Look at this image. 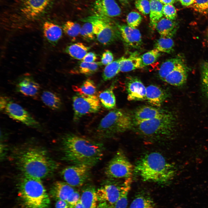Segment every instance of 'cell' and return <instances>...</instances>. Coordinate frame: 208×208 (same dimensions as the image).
Wrapping results in <instances>:
<instances>
[{"label":"cell","mask_w":208,"mask_h":208,"mask_svg":"<svg viewBox=\"0 0 208 208\" xmlns=\"http://www.w3.org/2000/svg\"><path fill=\"white\" fill-rule=\"evenodd\" d=\"M127 99L130 101L146 99V89L141 80L136 77L128 78L126 83Z\"/></svg>","instance_id":"cell-15"},{"label":"cell","mask_w":208,"mask_h":208,"mask_svg":"<svg viewBox=\"0 0 208 208\" xmlns=\"http://www.w3.org/2000/svg\"><path fill=\"white\" fill-rule=\"evenodd\" d=\"M72 88L77 93L84 95H95L96 92V88L94 83L89 79L84 81L80 86H73Z\"/></svg>","instance_id":"cell-32"},{"label":"cell","mask_w":208,"mask_h":208,"mask_svg":"<svg viewBox=\"0 0 208 208\" xmlns=\"http://www.w3.org/2000/svg\"><path fill=\"white\" fill-rule=\"evenodd\" d=\"M129 114L120 109H114L101 120L96 130V136L107 139L129 129L132 127Z\"/></svg>","instance_id":"cell-5"},{"label":"cell","mask_w":208,"mask_h":208,"mask_svg":"<svg viewBox=\"0 0 208 208\" xmlns=\"http://www.w3.org/2000/svg\"><path fill=\"white\" fill-rule=\"evenodd\" d=\"M175 122L173 115L167 112L153 119L135 122V125L138 131L142 135L153 139H162L173 133Z\"/></svg>","instance_id":"cell-6"},{"label":"cell","mask_w":208,"mask_h":208,"mask_svg":"<svg viewBox=\"0 0 208 208\" xmlns=\"http://www.w3.org/2000/svg\"><path fill=\"white\" fill-rule=\"evenodd\" d=\"M136 8L143 14L146 15L150 12V5L148 0H137L135 2Z\"/></svg>","instance_id":"cell-44"},{"label":"cell","mask_w":208,"mask_h":208,"mask_svg":"<svg viewBox=\"0 0 208 208\" xmlns=\"http://www.w3.org/2000/svg\"><path fill=\"white\" fill-rule=\"evenodd\" d=\"M81 196L79 192L75 190L70 196L66 201L70 208H73L75 205L80 200Z\"/></svg>","instance_id":"cell-46"},{"label":"cell","mask_w":208,"mask_h":208,"mask_svg":"<svg viewBox=\"0 0 208 208\" xmlns=\"http://www.w3.org/2000/svg\"><path fill=\"white\" fill-rule=\"evenodd\" d=\"M80 200L85 208H96L98 200L95 187L92 185L84 187Z\"/></svg>","instance_id":"cell-24"},{"label":"cell","mask_w":208,"mask_h":208,"mask_svg":"<svg viewBox=\"0 0 208 208\" xmlns=\"http://www.w3.org/2000/svg\"><path fill=\"white\" fill-rule=\"evenodd\" d=\"M155 28L161 37L172 38L177 31L178 25L173 20L163 17L157 23Z\"/></svg>","instance_id":"cell-21"},{"label":"cell","mask_w":208,"mask_h":208,"mask_svg":"<svg viewBox=\"0 0 208 208\" xmlns=\"http://www.w3.org/2000/svg\"><path fill=\"white\" fill-rule=\"evenodd\" d=\"M90 48L82 43L78 42L68 46L65 51L74 59L82 60Z\"/></svg>","instance_id":"cell-28"},{"label":"cell","mask_w":208,"mask_h":208,"mask_svg":"<svg viewBox=\"0 0 208 208\" xmlns=\"http://www.w3.org/2000/svg\"><path fill=\"white\" fill-rule=\"evenodd\" d=\"M81 27L78 23L70 21L66 22L63 25L62 30L64 33L73 38L79 34Z\"/></svg>","instance_id":"cell-37"},{"label":"cell","mask_w":208,"mask_h":208,"mask_svg":"<svg viewBox=\"0 0 208 208\" xmlns=\"http://www.w3.org/2000/svg\"><path fill=\"white\" fill-rule=\"evenodd\" d=\"M93 9L94 15L109 18L119 16L121 12L115 0H96Z\"/></svg>","instance_id":"cell-13"},{"label":"cell","mask_w":208,"mask_h":208,"mask_svg":"<svg viewBox=\"0 0 208 208\" xmlns=\"http://www.w3.org/2000/svg\"><path fill=\"white\" fill-rule=\"evenodd\" d=\"M102 65L101 62L88 63L81 61L79 67V72L81 74L89 75L96 72Z\"/></svg>","instance_id":"cell-36"},{"label":"cell","mask_w":208,"mask_h":208,"mask_svg":"<svg viewBox=\"0 0 208 208\" xmlns=\"http://www.w3.org/2000/svg\"><path fill=\"white\" fill-rule=\"evenodd\" d=\"M113 88L111 86L102 92L99 95V98L102 105L108 109H114L116 105V99Z\"/></svg>","instance_id":"cell-31"},{"label":"cell","mask_w":208,"mask_h":208,"mask_svg":"<svg viewBox=\"0 0 208 208\" xmlns=\"http://www.w3.org/2000/svg\"><path fill=\"white\" fill-rule=\"evenodd\" d=\"M18 195L25 208H50V200L41 179L25 176L18 187Z\"/></svg>","instance_id":"cell-4"},{"label":"cell","mask_w":208,"mask_h":208,"mask_svg":"<svg viewBox=\"0 0 208 208\" xmlns=\"http://www.w3.org/2000/svg\"><path fill=\"white\" fill-rule=\"evenodd\" d=\"M0 109L10 118L27 126L35 128L40 126L39 122L28 112L7 97H0Z\"/></svg>","instance_id":"cell-8"},{"label":"cell","mask_w":208,"mask_h":208,"mask_svg":"<svg viewBox=\"0 0 208 208\" xmlns=\"http://www.w3.org/2000/svg\"><path fill=\"white\" fill-rule=\"evenodd\" d=\"M90 168L84 165L74 164L63 169L61 174L65 182L70 186L80 187L89 178Z\"/></svg>","instance_id":"cell-12"},{"label":"cell","mask_w":208,"mask_h":208,"mask_svg":"<svg viewBox=\"0 0 208 208\" xmlns=\"http://www.w3.org/2000/svg\"><path fill=\"white\" fill-rule=\"evenodd\" d=\"M79 34L84 39L86 40L90 41L93 40L94 38L95 35L92 23L88 22H85L81 27Z\"/></svg>","instance_id":"cell-39"},{"label":"cell","mask_w":208,"mask_h":208,"mask_svg":"<svg viewBox=\"0 0 208 208\" xmlns=\"http://www.w3.org/2000/svg\"><path fill=\"white\" fill-rule=\"evenodd\" d=\"M16 158L17 164L25 176L41 179L51 174L57 166L45 151L37 147L24 149Z\"/></svg>","instance_id":"cell-3"},{"label":"cell","mask_w":208,"mask_h":208,"mask_svg":"<svg viewBox=\"0 0 208 208\" xmlns=\"http://www.w3.org/2000/svg\"><path fill=\"white\" fill-rule=\"evenodd\" d=\"M16 90L24 95L34 97L38 94L40 89L39 84L32 78L25 76L20 79L16 85Z\"/></svg>","instance_id":"cell-17"},{"label":"cell","mask_w":208,"mask_h":208,"mask_svg":"<svg viewBox=\"0 0 208 208\" xmlns=\"http://www.w3.org/2000/svg\"><path fill=\"white\" fill-rule=\"evenodd\" d=\"M119 61V58L106 66L102 75L104 81L111 79L120 72Z\"/></svg>","instance_id":"cell-34"},{"label":"cell","mask_w":208,"mask_h":208,"mask_svg":"<svg viewBox=\"0 0 208 208\" xmlns=\"http://www.w3.org/2000/svg\"><path fill=\"white\" fill-rule=\"evenodd\" d=\"M52 0H24L21 11L27 18H34L46 9Z\"/></svg>","instance_id":"cell-14"},{"label":"cell","mask_w":208,"mask_h":208,"mask_svg":"<svg viewBox=\"0 0 208 208\" xmlns=\"http://www.w3.org/2000/svg\"><path fill=\"white\" fill-rule=\"evenodd\" d=\"M162 3L164 4H172L175 1V0H159Z\"/></svg>","instance_id":"cell-51"},{"label":"cell","mask_w":208,"mask_h":208,"mask_svg":"<svg viewBox=\"0 0 208 208\" xmlns=\"http://www.w3.org/2000/svg\"><path fill=\"white\" fill-rule=\"evenodd\" d=\"M96 208H114L113 206L105 203H99Z\"/></svg>","instance_id":"cell-50"},{"label":"cell","mask_w":208,"mask_h":208,"mask_svg":"<svg viewBox=\"0 0 208 208\" xmlns=\"http://www.w3.org/2000/svg\"><path fill=\"white\" fill-rule=\"evenodd\" d=\"M153 199L148 194L141 192L137 194L131 202L129 208H154Z\"/></svg>","instance_id":"cell-27"},{"label":"cell","mask_w":208,"mask_h":208,"mask_svg":"<svg viewBox=\"0 0 208 208\" xmlns=\"http://www.w3.org/2000/svg\"><path fill=\"white\" fill-rule=\"evenodd\" d=\"M121 36L129 46L135 48H139L142 43L141 34L139 30L128 25L116 23Z\"/></svg>","instance_id":"cell-16"},{"label":"cell","mask_w":208,"mask_h":208,"mask_svg":"<svg viewBox=\"0 0 208 208\" xmlns=\"http://www.w3.org/2000/svg\"><path fill=\"white\" fill-rule=\"evenodd\" d=\"M132 179L122 180L109 178L97 190L98 201L114 206L125 186L132 182Z\"/></svg>","instance_id":"cell-10"},{"label":"cell","mask_w":208,"mask_h":208,"mask_svg":"<svg viewBox=\"0 0 208 208\" xmlns=\"http://www.w3.org/2000/svg\"><path fill=\"white\" fill-rule=\"evenodd\" d=\"M195 0H179L181 4L183 6H188L191 5Z\"/></svg>","instance_id":"cell-49"},{"label":"cell","mask_w":208,"mask_h":208,"mask_svg":"<svg viewBox=\"0 0 208 208\" xmlns=\"http://www.w3.org/2000/svg\"><path fill=\"white\" fill-rule=\"evenodd\" d=\"M174 42L172 38L161 37L157 40L155 44V49L159 52L171 53L174 50Z\"/></svg>","instance_id":"cell-33"},{"label":"cell","mask_w":208,"mask_h":208,"mask_svg":"<svg viewBox=\"0 0 208 208\" xmlns=\"http://www.w3.org/2000/svg\"><path fill=\"white\" fill-rule=\"evenodd\" d=\"M142 19V18L140 14L136 12L133 11L127 15L126 21L129 26L136 28L140 24Z\"/></svg>","instance_id":"cell-41"},{"label":"cell","mask_w":208,"mask_h":208,"mask_svg":"<svg viewBox=\"0 0 208 208\" xmlns=\"http://www.w3.org/2000/svg\"><path fill=\"white\" fill-rule=\"evenodd\" d=\"M166 97V93L158 86L152 85L146 88V99L152 105L160 107Z\"/></svg>","instance_id":"cell-22"},{"label":"cell","mask_w":208,"mask_h":208,"mask_svg":"<svg viewBox=\"0 0 208 208\" xmlns=\"http://www.w3.org/2000/svg\"><path fill=\"white\" fill-rule=\"evenodd\" d=\"M201 76L202 91L208 99V62H204L202 64Z\"/></svg>","instance_id":"cell-40"},{"label":"cell","mask_w":208,"mask_h":208,"mask_svg":"<svg viewBox=\"0 0 208 208\" xmlns=\"http://www.w3.org/2000/svg\"><path fill=\"white\" fill-rule=\"evenodd\" d=\"M176 0V1H179V0Z\"/></svg>","instance_id":"cell-55"},{"label":"cell","mask_w":208,"mask_h":208,"mask_svg":"<svg viewBox=\"0 0 208 208\" xmlns=\"http://www.w3.org/2000/svg\"><path fill=\"white\" fill-rule=\"evenodd\" d=\"M167 112L149 106L141 107L135 112V122H141L154 118L159 116Z\"/></svg>","instance_id":"cell-23"},{"label":"cell","mask_w":208,"mask_h":208,"mask_svg":"<svg viewBox=\"0 0 208 208\" xmlns=\"http://www.w3.org/2000/svg\"><path fill=\"white\" fill-rule=\"evenodd\" d=\"M44 38L50 43L55 45L62 36V31L59 25L49 21L44 23L42 27Z\"/></svg>","instance_id":"cell-20"},{"label":"cell","mask_w":208,"mask_h":208,"mask_svg":"<svg viewBox=\"0 0 208 208\" xmlns=\"http://www.w3.org/2000/svg\"><path fill=\"white\" fill-rule=\"evenodd\" d=\"M187 77V69L183 62L169 74L164 81L171 85L180 86L185 83Z\"/></svg>","instance_id":"cell-18"},{"label":"cell","mask_w":208,"mask_h":208,"mask_svg":"<svg viewBox=\"0 0 208 208\" xmlns=\"http://www.w3.org/2000/svg\"><path fill=\"white\" fill-rule=\"evenodd\" d=\"M114 56L112 52L106 50L103 53L101 62L102 65H107L113 61Z\"/></svg>","instance_id":"cell-45"},{"label":"cell","mask_w":208,"mask_h":208,"mask_svg":"<svg viewBox=\"0 0 208 208\" xmlns=\"http://www.w3.org/2000/svg\"><path fill=\"white\" fill-rule=\"evenodd\" d=\"M83 21L92 23L96 39L102 44H111L121 36L116 24L114 25L109 18L94 15L84 19Z\"/></svg>","instance_id":"cell-7"},{"label":"cell","mask_w":208,"mask_h":208,"mask_svg":"<svg viewBox=\"0 0 208 208\" xmlns=\"http://www.w3.org/2000/svg\"><path fill=\"white\" fill-rule=\"evenodd\" d=\"M183 62L180 57L168 59L161 65L158 71L159 78L164 81L166 76L172 72L179 64Z\"/></svg>","instance_id":"cell-29"},{"label":"cell","mask_w":208,"mask_h":208,"mask_svg":"<svg viewBox=\"0 0 208 208\" xmlns=\"http://www.w3.org/2000/svg\"><path fill=\"white\" fill-rule=\"evenodd\" d=\"M75 191L73 187L66 182L58 181L55 183L52 186L50 193L56 200H62L66 201Z\"/></svg>","instance_id":"cell-19"},{"label":"cell","mask_w":208,"mask_h":208,"mask_svg":"<svg viewBox=\"0 0 208 208\" xmlns=\"http://www.w3.org/2000/svg\"><path fill=\"white\" fill-rule=\"evenodd\" d=\"M41 98L43 103L52 109L58 110L61 107L62 102L60 97L53 92L49 90L43 91Z\"/></svg>","instance_id":"cell-26"},{"label":"cell","mask_w":208,"mask_h":208,"mask_svg":"<svg viewBox=\"0 0 208 208\" xmlns=\"http://www.w3.org/2000/svg\"><path fill=\"white\" fill-rule=\"evenodd\" d=\"M100 104L99 98L95 95H86L77 93L73 97L74 121H78L86 114L97 112L100 109Z\"/></svg>","instance_id":"cell-11"},{"label":"cell","mask_w":208,"mask_h":208,"mask_svg":"<svg viewBox=\"0 0 208 208\" xmlns=\"http://www.w3.org/2000/svg\"><path fill=\"white\" fill-rule=\"evenodd\" d=\"M132 182L125 186L118 199L113 206L114 208H126L128 204V196L130 190Z\"/></svg>","instance_id":"cell-38"},{"label":"cell","mask_w":208,"mask_h":208,"mask_svg":"<svg viewBox=\"0 0 208 208\" xmlns=\"http://www.w3.org/2000/svg\"><path fill=\"white\" fill-rule=\"evenodd\" d=\"M119 59L121 72H128L142 68L140 56L136 54L132 55L127 58L122 57Z\"/></svg>","instance_id":"cell-25"},{"label":"cell","mask_w":208,"mask_h":208,"mask_svg":"<svg viewBox=\"0 0 208 208\" xmlns=\"http://www.w3.org/2000/svg\"><path fill=\"white\" fill-rule=\"evenodd\" d=\"M134 170L132 165L120 150L109 162L105 172L109 178L126 180L132 179Z\"/></svg>","instance_id":"cell-9"},{"label":"cell","mask_w":208,"mask_h":208,"mask_svg":"<svg viewBox=\"0 0 208 208\" xmlns=\"http://www.w3.org/2000/svg\"><path fill=\"white\" fill-rule=\"evenodd\" d=\"M73 208H85L80 200L75 205Z\"/></svg>","instance_id":"cell-52"},{"label":"cell","mask_w":208,"mask_h":208,"mask_svg":"<svg viewBox=\"0 0 208 208\" xmlns=\"http://www.w3.org/2000/svg\"><path fill=\"white\" fill-rule=\"evenodd\" d=\"M160 55V52L155 48L143 54L140 56L142 68L155 62Z\"/></svg>","instance_id":"cell-35"},{"label":"cell","mask_w":208,"mask_h":208,"mask_svg":"<svg viewBox=\"0 0 208 208\" xmlns=\"http://www.w3.org/2000/svg\"><path fill=\"white\" fill-rule=\"evenodd\" d=\"M162 12L165 17L170 20H175L177 16L176 10L172 4H165L163 5Z\"/></svg>","instance_id":"cell-43"},{"label":"cell","mask_w":208,"mask_h":208,"mask_svg":"<svg viewBox=\"0 0 208 208\" xmlns=\"http://www.w3.org/2000/svg\"><path fill=\"white\" fill-rule=\"evenodd\" d=\"M190 7L195 11L200 13H208V0H195Z\"/></svg>","instance_id":"cell-42"},{"label":"cell","mask_w":208,"mask_h":208,"mask_svg":"<svg viewBox=\"0 0 208 208\" xmlns=\"http://www.w3.org/2000/svg\"><path fill=\"white\" fill-rule=\"evenodd\" d=\"M206 35L207 37L208 38V28L207 29V30L206 31Z\"/></svg>","instance_id":"cell-54"},{"label":"cell","mask_w":208,"mask_h":208,"mask_svg":"<svg viewBox=\"0 0 208 208\" xmlns=\"http://www.w3.org/2000/svg\"><path fill=\"white\" fill-rule=\"evenodd\" d=\"M119 1L124 3H126L127 2V0H119Z\"/></svg>","instance_id":"cell-53"},{"label":"cell","mask_w":208,"mask_h":208,"mask_svg":"<svg viewBox=\"0 0 208 208\" xmlns=\"http://www.w3.org/2000/svg\"><path fill=\"white\" fill-rule=\"evenodd\" d=\"M62 148L64 159L67 161L90 168L101 159L104 151L101 143L72 134H67L63 138Z\"/></svg>","instance_id":"cell-1"},{"label":"cell","mask_w":208,"mask_h":208,"mask_svg":"<svg viewBox=\"0 0 208 208\" xmlns=\"http://www.w3.org/2000/svg\"><path fill=\"white\" fill-rule=\"evenodd\" d=\"M150 18L151 25L153 28L163 16V5L159 0H150Z\"/></svg>","instance_id":"cell-30"},{"label":"cell","mask_w":208,"mask_h":208,"mask_svg":"<svg viewBox=\"0 0 208 208\" xmlns=\"http://www.w3.org/2000/svg\"><path fill=\"white\" fill-rule=\"evenodd\" d=\"M97 59V55L95 53L90 52L87 53L82 60V61L92 63L95 62Z\"/></svg>","instance_id":"cell-47"},{"label":"cell","mask_w":208,"mask_h":208,"mask_svg":"<svg viewBox=\"0 0 208 208\" xmlns=\"http://www.w3.org/2000/svg\"><path fill=\"white\" fill-rule=\"evenodd\" d=\"M55 206V208H70L67 202L62 200H56Z\"/></svg>","instance_id":"cell-48"},{"label":"cell","mask_w":208,"mask_h":208,"mask_svg":"<svg viewBox=\"0 0 208 208\" xmlns=\"http://www.w3.org/2000/svg\"><path fill=\"white\" fill-rule=\"evenodd\" d=\"M134 171L144 181L161 183L170 181L176 173L173 164L160 153L155 152L141 158L137 162Z\"/></svg>","instance_id":"cell-2"}]
</instances>
